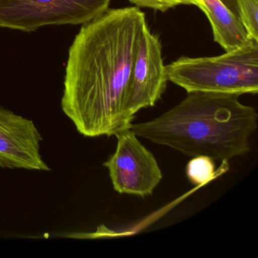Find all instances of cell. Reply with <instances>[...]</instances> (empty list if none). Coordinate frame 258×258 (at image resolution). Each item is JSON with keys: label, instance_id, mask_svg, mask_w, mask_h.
<instances>
[{"label": "cell", "instance_id": "52a82bcc", "mask_svg": "<svg viewBox=\"0 0 258 258\" xmlns=\"http://www.w3.org/2000/svg\"><path fill=\"white\" fill-rule=\"evenodd\" d=\"M42 140L32 120L0 106V167L50 170L40 154Z\"/></svg>", "mask_w": 258, "mask_h": 258}, {"label": "cell", "instance_id": "8fae6325", "mask_svg": "<svg viewBox=\"0 0 258 258\" xmlns=\"http://www.w3.org/2000/svg\"><path fill=\"white\" fill-rule=\"evenodd\" d=\"M138 8H148L165 13L180 5H197V0H128Z\"/></svg>", "mask_w": 258, "mask_h": 258}, {"label": "cell", "instance_id": "30bf717a", "mask_svg": "<svg viewBox=\"0 0 258 258\" xmlns=\"http://www.w3.org/2000/svg\"><path fill=\"white\" fill-rule=\"evenodd\" d=\"M240 19L250 37L258 40V0H237Z\"/></svg>", "mask_w": 258, "mask_h": 258}, {"label": "cell", "instance_id": "277c9868", "mask_svg": "<svg viewBox=\"0 0 258 258\" xmlns=\"http://www.w3.org/2000/svg\"><path fill=\"white\" fill-rule=\"evenodd\" d=\"M111 0H0V27L31 32L47 25H84Z\"/></svg>", "mask_w": 258, "mask_h": 258}, {"label": "cell", "instance_id": "7a4b0ae2", "mask_svg": "<svg viewBox=\"0 0 258 258\" xmlns=\"http://www.w3.org/2000/svg\"><path fill=\"white\" fill-rule=\"evenodd\" d=\"M156 118L133 123L137 137L167 146L186 156L205 155L228 161L250 151L249 138L257 128L253 107L239 95L191 92Z\"/></svg>", "mask_w": 258, "mask_h": 258}, {"label": "cell", "instance_id": "9c48e42d", "mask_svg": "<svg viewBox=\"0 0 258 258\" xmlns=\"http://www.w3.org/2000/svg\"><path fill=\"white\" fill-rule=\"evenodd\" d=\"M185 174L193 185H205L215 177L214 160L205 155L192 157L185 167Z\"/></svg>", "mask_w": 258, "mask_h": 258}, {"label": "cell", "instance_id": "6da1fadb", "mask_svg": "<svg viewBox=\"0 0 258 258\" xmlns=\"http://www.w3.org/2000/svg\"><path fill=\"white\" fill-rule=\"evenodd\" d=\"M138 7L108 9L84 24L70 49L61 108L87 137L131 129L127 108L133 68L146 27Z\"/></svg>", "mask_w": 258, "mask_h": 258}, {"label": "cell", "instance_id": "8992f818", "mask_svg": "<svg viewBox=\"0 0 258 258\" xmlns=\"http://www.w3.org/2000/svg\"><path fill=\"white\" fill-rule=\"evenodd\" d=\"M167 81L162 46L147 25L140 38L133 68L127 104L131 115L135 117L143 108L155 106L165 92Z\"/></svg>", "mask_w": 258, "mask_h": 258}, {"label": "cell", "instance_id": "7c38bea8", "mask_svg": "<svg viewBox=\"0 0 258 258\" xmlns=\"http://www.w3.org/2000/svg\"><path fill=\"white\" fill-rule=\"evenodd\" d=\"M220 1L232 14L235 15L237 18L240 19L239 10H238L237 0H220Z\"/></svg>", "mask_w": 258, "mask_h": 258}, {"label": "cell", "instance_id": "5b68a950", "mask_svg": "<svg viewBox=\"0 0 258 258\" xmlns=\"http://www.w3.org/2000/svg\"><path fill=\"white\" fill-rule=\"evenodd\" d=\"M115 152L104 163L114 189L120 194L146 197L153 194L163 178L153 154L131 129L115 136Z\"/></svg>", "mask_w": 258, "mask_h": 258}, {"label": "cell", "instance_id": "ba28073f", "mask_svg": "<svg viewBox=\"0 0 258 258\" xmlns=\"http://www.w3.org/2000/svg\"><path fill=\"white\" fill-rule=\"evenodd\" d=\"M196 7L206 15L212 28L214 40L225 52L239 47L250 37L241 21L220 0H197Z\"/></svg>", "mask_w": 258, "mask_h": 258}, {"label": "cell", "instance_id": "3957f363", "mask_svg": "<svg viewBox=\"0 0 258 258\" xmlns=\"http://www.w3.org/2000/svg\"><path fill=\"white\" fill-rule=\"evenodd\" d=\"M168 81L187 93L256 95L258 93V40L221 55L202 58L182 56L166 66Z\"/></svg>", "mask_w": 258, "mask_h": 258}]
</instances>
